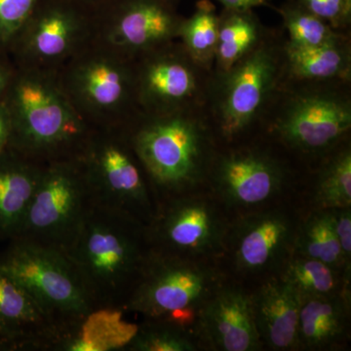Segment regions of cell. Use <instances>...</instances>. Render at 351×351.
Listing matches in <instances>:
<instances>
[{
    "mask_svg": "<svg viewBox=\"0 0 351 351\" xmlns=\"http://www.w3.org/2000/svg\"><path fill=\"white\" fill-rule=\"evenodd\" d=\"M126 130L157 203L207 184L219 143L204 108L138 113Z\"/></svg>",
    "mask_w": 351,
    "mask_h": 351,
    "instance_id": "6da1fadb",
    "label": "cell"
},
{
    "mask_svg": "<svg viewBox=\"0 0 351 351\" xmlns=\"http://www.w3.org/2000/svg\"><path fill=\"white\" fill-rule=\"evenodd\" d=\"M2 101L11 122L7 147L40 165L76 158L95 129L69 101L54 71L16 66Z\"/></svg>",
    "mask_w": 351,
    "mask_h": 351,
    "instance_id": "7a4b0ae2",
    "label": "cell"
},
{
    "mask_svg": "<svg viewBox=\"0 0 351 351\" xmlns=\"http://www.w3.org/2000/svg\"><path fill=\"white\" fill-rule=\"evenodd\" d=\"M151 253L147 225L93 203L64 254L96 308L123 311Z\"/></svg>",
    "mask_w": 351,
    "mask_h": 351,
    "instance_id": "3957f363",
    "label": "cell"
},
{
    "mask_svg": "<svg viewBox=\"0 0 351 351\" xmlns=\"http://www.w3.org/2000/svg\"><path fill=\"white\" fill-rule=\"evenodd\" d=\"M285 32L267 29L255 49L225 73L212 71L205 110L219 145L261 130L284 82Z\"/></svg>",
    "mask_w": 351,
    "mask_h": 351,
    "instance_id": "277c9868",
    "label": "cell"
},
{
    "mask_svg": "<svg viewBox=\"0 0 351 351\" xmlns=\"http://www.w3.org/2000/svg\"><path fill=\"white\" fill-rule=\"evenodd\" d=\"M350 82L284 80L261 130L288 151L323 158L350 137Z\"/></svg>",
    "mask_w": 351,
    "mask_h": 351,
    "instance_id": "5b68a950",
    "label": "cell"
},
{
    "mask_svg": "<svg viewBox=\"0 0 351 351\" xmlns=\"http://www.w3.org/2000/svg\"><path fill=\"white\" fill-rule=\"evenodd\" d=\"M64 93L95 129L125 128L141 113L135 60L92 40L57 71Z\"/></svg>",
    "mask_w": 351,
    "mask_h": 351,
    "instance_id": "8992f818",
    "label": "cell"
},
{
    "mask_svg": "<svg viewBox=\"0 0 351 351\" xmlns=\"http://www.w3.org/2000/svg\"><path fill=\"white\" fill-rule=\"evenodd\" d=\"M221 285L219 272L202 260L152 250L123 311L191 330L200 307Z\"/></svg>",
    "mask_w": 351,
    "mask_h": 351,
    "instance_id": "52a82bcc",
    "label": "cell"
},
{
    "mask_svg": "<svg viewBox=\"0 0 351 351\" xmlns=\"http://www.w3.org/2000/svg\"><path fill=\"white\" fill-rule=\"evenodd\" d=\"M95 204L128 215L145 225L157 201L125 128L94 129L77 156Z\"/></svg>",
    "mask_w": 351,
    "mask_h": 351,
    "instance_id": "ba28073f",
    "label": "cell"
},
{
    "mask_svg": "<svg viewBox=\"0 0 351 351\" xmlns=\"http://www.w3.org/2000/svg\"><path fill=\"white\" fill-rule=\"evenodd\" d=\"M0 269L29 293L55 327L75 322L96 308L63 252L31 240L12 239L0 254Z\"/></svg>",
    "mask_w": 351,
    "mask_h": 351,
    "instance_id": "9c48e42d",
    "label": "cell"
},
{
    "mask_svg": "<svg viewBox=\"0 0 351 351\" xmlns=\"http://www.w3.org/2000/svg\"><path fill=\"white\" fill-rule=\"evenodd\" d=\"M93 203L77 157L46 164L16 239L66 253Z\"/></svg>",
    "mask_w": 351,
    "mask_h": 351,
    "instance_id": "30bf717a",
    "label": "cell"
},
{
    "mask_svg": "<svg viewBox=\"0 0 351 351\" xmlns=\"http://www.w3.org/2000/svg\"><path fill=\"white\" fill-rule=\"evenodd\" d=\"M95 15L75 0H39L10 51L16 66L57 73L94 38Z\"/></svg>",
    "mask_w": 351,
    "mask_h": 351,
    "instance_id": "8fae6325",
    "label": "cell"
},
{
    "mask_svg": "<svg viewBox=\"0 0 351 351\" xmlns=\"http://www.w3.org/2000/svg\"><path fill=\"white\" fill-rule=\"evenodd\" d=\"M135 73L141 113L205 108L212 71L196 63L179 40L138 57Z\"/></svg>",
    "mask_w": 351,
    "mask_h": 351,
    "instance_id": "7c38bea8",
    "label": "cell"
},
{
    "mask_svg": "<svg viewBox=\"0 0 351 351\" xmlns=\"http://www.w3.org/2000/svg\"><path fill=\"white\" fill-rule=\"evenodd\" d=\"M147 235L152 251L203 260L223 251L228 228L214 201L193 191L159 201Z\"/></svg>",
    "mask_w": 351,
    "mask_h": 351,
    "instance_id": "4fadbf2b",
    "label": "cell"
},
{
    "mask_svg": "<svg viewBox=\"0 0 351 351\" xmlns=\"http://www.w3.org/2000/svg\"><path fill=\"white\" fill-rule=\"evenodd\" d=\"M291 177L287 161L262 144L219 145L208 184L228 207L258 206L277 195Z\"/></svg>",
    "mask_w": 351,
    "mask_h": 351,
    "instance_id": "5bb4252c",
    "label": "cell"
},
{
    "mask_svg": "<svg viewBox=\"0 0 351 351\" xmlns=\"http://www.w3.org/2000/svg\"><path fill=\"white\" fill-rule=\"evenodd\" d=\"M182 20L167 0H113L95 15L93 40L136 60L178 40Z\"/></svg>",
    "mask_w": 351,
    "mask_h": 351,
    "instance_id": "9a60e30c",
    "label": "cell"
},
{
    "mask_svg": "<svg viewBox=\"0 0 351 351\" xmlns=\"http://www.w3.org/2000/svg\"><path fill=\"white\" fill-rule=\"evenodd\" d=\"M195 339L213 350L257 351L263 346L254 318L252 295L242 289H217L200 307L193 324Z\"/></svg>",
    "mask_w": 351,
    "mask_h": 351,
    "instance_id": "2e32d148",
    "label": "cell"
},
{
    "mask_svg": "<svg viewBox=\"0 0 351 351\" xmlns=\"http://www.w3.org/2000/svg\"><path fill=\"white\" fill-rule=\"evenodd\" d=\"M295 230L286 215L267 211L242 219L232 234V257L237 270L260 274L285 258Z\"/></svg>",
    "mask_w": 351,
    "mask_h": 351,
    "instance_id": "e0dca14e",
    "label": "cell"
},
{
    "mask_svg": "<svg viewBox=\"0 0 351 351\" xmlns=\"http://www.w3.org/2000/svg\"><path fill=\"white\" fill-rule=\"evenodd\" d=\"M54 324L16 279L0 269V350H47Z\"/></svg>",
    "mask_w": 351,
    "mask_h": 351,
    "instance_id": "ac0fdd59",
    "label": "cell"
},
{
    "mask_svg": "<svg viewBox=\"0 0 351 351\" xmlns=\"http://www.w3.org/2000/svg\"><path fill=\"white\" fill-rule=\"evenodd\" d=\"M254 318L263 345L272 350H298L302 300L290 286L274 278L252 295Z\"/></svg>",
    "mask_w": 351,
    "mask_h": 351,
    "instance_id": "d6986e66",
    "label": "cell"
},
{
    "mask_svg": "<svg viewBox=\"0 0 351 351\" xmlns=\"http://www.w3.org/2000/svg\"><path fill=\"white\" fill-rule=\"evenodd\" d=\"M124 311L95 308L84 317L54 328L48 350H124L138 331V325L123 320Z\"/></svg>",
    "mask_w": 351,
    "mask_h": 351,
    "instance_id": "ffe728a7",
    "label": "cell"
},
{
    "mask_svg": "<svg viewBox=\"0 0 351 351\" xmlns=\"http://www.w3.org/2000/svg\"><path fill=\"white\" fill-rule=\"evenodd\" d=\"M43 167L8 147L0 152V239L19 234Z\"/></svg>",
    "mask_w": 351,
    "mask_h": 351,
    "instance_id": "44dd1931",
    "label": "cell"
},
{
    "mask_svg": "<svg viewBox=\"0 0 351 351\" xmlns=\"http://www.w3.org/2000/svg\"><path fill=\"white\" fill-rule=\"evenodd\" d=\"M350 295L343 290L302 302L298 326V350H332L348 334Z\"/></svg>",
    "mask_w": 351,
    "mask_h": 351,
    "instance_id": "7402d4cb",
    "label": "cell"
},
{
    "mask_svg": "<svg viewBox=\"0 0 351 351\" xmlns=\"http://www.w3.org/2000/svg\"><path fill=\"white\" fill-rule=\"evenodd\" d=\"M284 80L295 82H351L350 36L337 43L301 47L284 43Z\"/></svg>",
    "mask_w": 351,
    "mask_h": 351,
    "instance_id": "603a6c76",
    "label": "cell"
},
{
    "mask_svg": "<svg viewBox=\"0 0 351 351\" xmlns=\"http://www.w3.org/2000/svg\"><path fill=\"white\" fill-rule=\"evenodd\" d=\"M219 38L213 73H225L255 49L267 32L253 10L223 9L219 14Z\"/></svg>",
    "mask_w": 351,
    "mask_h": 351,
    "instance_id": "cb8c5ba5",
    "label": "cell"
},
{
    "mask_svg": "<svg viewBox=\"0 0 351 351\" xmlns=\"http://www.w3.org/2000/svg\"><path fill=\"white\" fill-rule=\"evenodd\" d=\"M293 254L315 258L336 269L345 282L350 279V269L346 267L341 245L325 210L309 215L295 230Z\"/></svg>",
    "mask_w": 351,
    "mask_h": 351,
    "instance_id": "d4e9b609",
    "label": "cell"
},
{
    "mask_svg": "<svg viewBox=\"0 0 351 351\" xmlns=\"http://www.w3.org/2000/svg\"><path fill=\"white\" fill-rule=\"evenodd\" d=\"M279 278L299 295L302 302L315 297H324L346 290L339 271L315 258L295 255L284 261Z\"/></svg>",
    "mask_w": 351,
    "mask_h": 351,
    "instance_id": "484cf974",
    "label": "cell"
},
{
    "mask_svg": "<svg viewBox=\"0 0 351 351\" xmlns=\"http://www.w3.org/2000/svg\"><path fill=\"white\" fill-rule=\"evenodd\" d=\"M318 210L351 207V147L346 141L323 157L314 186Z\"/></svg>",
    "mask_w": 351,
    "mask_h": 351,
    "instance_id": "4316f807",
    "label": "cell"
},
{
    "mask_svg": "<svg viewBox=\"0 0 351 351\" xmlns=\"http://www.w3.org/2000/svg\"><path fill=\"white\" fill-rule=\"evenodd\" d=\"M219 14L211 0H199L195 11L182 20L180 41L191 57L209 71H213L219 38Z\"/></svg>",
    "mask_w": 351,
    "mask_h": 351,
    "instance_id": "83f0119b",
    "label": "cell"
},
{
    "mask_svg": "<svg viewBox=\"0 0 351 351\" xmlns=\"http://www.w3.org/2000/svg\"><path fill=\"white\" fill-rule=\"evenodd\" d=\"M287 32L289 43L301 47H314L337 43L348 38L350 32L332 29L324 20L314 15L297 0H286L277 7Z\"/></svg>",
    "mask_w": 351,
    "mask_h": 351,
    "instance_id": "f1b7e54d",
    "label": "cell"
},
{
    "mask_svg": "<svg viewBox=\"0 0 351 351\" xmlns=\"http://www.w3.org/2000/svg\"><path fill=\"white\" fill-rule=\"evenodd\" d=\"M125 351L197 350L193 331L164 321L145 320Z\"/></svg>",
    "mask_w": 351,
    "mask_h": 351,
    "instance_id": "f546056e",
    "label": "cell"
},
{
    "mask_svg": "<svg viewBox=\"0 0 351 351\" xmlns=\"http://www.w3.org/2000/svg\"><path fill=\"white\" fill-rule=\"evenodd\" d=\"M39 0H0V54L9 55Z\"/></svg>",
    "mask_w": 351,
    "mask_h": 351,
    "instance_id": "4dcf8cb0",
    "label": "cell"
},
{
    "mask_svg": "<svg viewBox=\"0 0 351 351\" xmlns=\"http://www.w3.org/2000/svg\"><path fill=\"white\" fill-rule=\"evenodd\" d=\"M332 29L348 32L351 22V0H297Z\"/></svg>",
    "mask_w": 351,
    "mask_h": 351,
    "instance_id": "1f68e13d",
    "label": "cell"
},
{
    "mask_svg": "<svg viewBox=\"0 0 351 351\" xmlns=\"http://www.w3.org/2000/svg\"><path fill=\"white\" fill-rule=\"evenodd\" d=\"M334 232L341 245L346 267L350 269L351 260V211L350 208L325 210Z\"/></svg>",
    "mask_w": 351,
    "mask_h": 351,
    "instance_id": "d6a6232c",
    "label": "cell"
},
{
    "mask_svg": "<svg viewBox=\"0 0 351 351\" xmlns=\"http://www.w3.org/2000/svg\"><path fill=\"white\" fill-rule=\"evenodd\" d=\"M16 66L9 55L0 54V101L3 100L15 73Z\"/></svg>",
    "mask_w": 351,
    "mask_h": 351,
    "instance_id": "836d02e7",
    "label": "cell"
},
{
    "mask_svg": "<svg viewBox=\"0 0 351 351\" xmlns=\"http://www.w3.org/2000/svg\"><path fill=\"white\" fill-rule=\"evenodd\" d=\"M11 134V122L3 101H0V152L3 151L8 145Z\"/></svg>",
    "mask_w": 351,
    "mask_h": 351,
    "instance_id": "e575fe53",
    "label": "cell"
},
{
    "mask_svg": "<svg viewBox=\"0 0 351 351\" xmlns=\"http://www.w3.org/2000/svg\"><path fill=\"white\" fill-rule=\"evenodd\" d=\"M223 9L230 10H253L258 6L267 5L272 0H216Z\"/></svg>",
    "mask_w": 351,
    "mask_h": 351,
    "instance_id": "d590c367",
    "label": "cell"
},
{
    "mask_svg": "<svg viewBox=\"0 0 351 351\" xmlns=\"http://www.w3.org/2000/svg\"><path fill=\"white\" fill-rule=\"evenodd\" d=\"M75 1L84 7L90 12L93 13L94 15H96L113 0H75Z\"/></svg>",
    "mask_w": 351,
    "mask_h": 351,
    "instance_id": "8d00e7d4",
    "label": "cell"
},
{
    "mask_svg": "<svg viewBox=\"0 0 351 351\" xmlns=\"http://www.w3.org/2000/svg\"><path fill=\"white\" fill-rule=\"evenodd\" d=\"M167 1H170V2H172V3L176 4V3H177L178 0H167Z\"/></svg>",
    "mask_w": 351,
    "mask_h": 351,
    "instance_id": "74e56055",
    "label": "cell"
}]
</instances>
